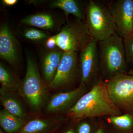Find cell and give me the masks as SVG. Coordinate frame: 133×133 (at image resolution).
Here are the masks:
<instances>
[{
	"label": "cell",
	"mask_w": 133,
	"mask_h": 133,
	"mask_svg": "<svg viewBox=\"0 0 133 133\" xmlns=\"http://www.w3.org/2000/svg\"><path fill=\"white\" fill-rule=\"evenodd\" d=\"M68 114L73 120L79 121L90 117H109L122 113L111 98L105 82L99 81L79 98Z\"/></svg>",
	"instance_id": "cell-1"
},
{
	"label": "cell",
	"mask_w": 133,
	"mask_h": 133,
	"mask_svg": "<svg viewBox=\"0 0 133 133\" xmlns=\"http://www.w3.org/2000/svg\"><path fill=\"white\" fill-rule=\"evenodd\" d=\"M100 71L107 79L125 73L127 68L123 38L117 33L98 42Z\"/></svg>",
	"instance_id": "cell-2"
},
{
	"label": "cell",
	"mask_w": 133,
	"mask_h": 133,
	"mask_svg": "<svg viewBox=\"0 0 133 133\" xmlns=\"http://www.w3.org/2000/svg\"><path fill=\"white\" fill-rule=\"evenodd\" d=\"M84 22L91 38L98 42L117 33L107 2L88 1L85 6Z\"/></svg>",
	"instance_id": "cell-3"
},
{
	"label": "cell",
	"mask_w": 133,
	"mask_h": 133,
	"mask_svg": "<svg viewBox=\"0 0 133 133\" xmlns=\"http://www.w3.org/2000/svg\"><path fill=\"white\" fill-rule=\"evenodd\" d=\"M21 91L29 105L35 111L41 110L48 100V88L41 78L36 61L30 56L27 58L26 74Z\"/></svg>",
	"instance_id": "cell-4"
},
{
	"label": "cell",
	"mask_w": 133,
	"mask_h": 133,
	"mask_svg": "<svg viewBox=\"0 0 133 133\" xmlns=\"http://www.w3.org/2000/svg\"><path fill=\"white\" fill-rule=\"evenodd\" d=\"M56 36L57 46L66 52H80L92 39L84 22L77 19L68 22Z\"/></svg>",
	"instance_id": "cell-5"
},
{
	"label": "cell",
	"mask_w": 133,
	"mask_h": 133,
	"mask_svg": "<svg viewBox=\"0 0 133 133\" xmlns=\"http://www.w3.org/2000/svg\"><path fill=\"white\" fill-rule=\"evenodd\" d=\"M114 104L121 110H133V75L117 74L104 81Z\"/></svg>",
	"instance_id": "cell-6"
},
{
	"label": "cell",
	"mask_w": 133,
	"mask_h": 133,
	"mask_svg": "<svg viewBox=\"0 0 133 133\" xmlns=\"http://www.w3.org/2000/svg\"><path fill=\"white\" fill-rule=\"evenodd\" d=\"M79 61L81 74L80 85L87 87L95 82L100 71L98 42L91 39L80 51Z\"/></svg>",
	"instance_id": "cell-7"
},
{
	"label": "cell",
	"mask_w": 133,
	"mask_h": 133,
	"mask_svg": "<svg viewBox=\"0 0 133 133\" xmlns=\"http://www.w3.org/2000/svg\"><path fill=\"white\" fill-rule=\"evenodd\" d=\"M114 19L116 32L124 39L133 33V0L107 2Z\"/></svg>",
	"instance_id": "cell-8"
},
{
	"label": "cell",
	"mask_w": 133,
	"mask_h": 133,
	"mask_svg": "<svg viewBox=\"0 0 133 133\" xmlns=\"http://www.w3.org/2000/svg\"><path fill=\"white\" fill-rule=\"evenodd\" d=\"M78 62L77 52H64L55 77L49 84V88L61 89L71 84L76 77Z\"/></svg>",
	"instance_id": "cell-9"
},
{
	"label": "cell",
	"mask_w": 133,
	"mask_h": 133,
	"mask_svg": "<svg viewBox=\"0 0 133 133\" xmlns=\"http://www.w3.org/2000/svg\"><path fill=\"white\" fill-rule=\"evenodd\" d=\"M86 90V87L80 85L78 88L72 90L55 94L48 102L46 111L50 114L69 111L84 94Z\"/></svg>",
	"instance_id": "cell-10"
},
{
	"label": "cell",
	"mask_w": 133,
	"mask_h": 133,
	"mask_svg": "<svg viewBox=\"0 0 133 133\" xmlns=\"http://www.w3.org/2000/svg\"><path fill=\"white\" fill-rule=\"evenodd\" d=\"M0 57L15 67L20 63L18 43L6 24L0 29Z\"/></svg>",
	"instance_id": "cell-11"
},
{
	"label": "cell",
	"mask_w": 133,
	"mask_h": 133,
	"mask_svg": "<svg viewBox=\"0 0 133 133\" xmlns=\"http://www.w3.org/2000/svg\"><path fill=\"white\" fill-rule=\"evenodd\" d=\"M64 52L61 51H51L48 52L44 58L42 63L43 73L44 79L48 84L55 77Z\"/></svg>",
	"instance_id": "cell-12"
},
{
	"label": "cell",
	"mask_w": 133,
	"mask_h": 133,
	"mask_svg": "<svg viewBox=\"0 0 133 133\" xmlns=\"http://www.w3.org/2000/svg\"><path fill=\"white\" fill-rule=\"evenodd\" d=\"M65 120L59 119H34L25 124L19 133H44L55 128Z\"/></svg>",
	"instance_id": "cell-13"
},
{
	"label": "cell",
	"mask_w": 133,
	"mask_h": 133,
	"mask_svg": "<svg viewBox=\"0 0 133 133\" xmlns=\"http://www.w3.org/2000/svg\"><path fill=\"white\" fill-rule=\"evenodd\" d=\"M1 102L4 109L10 113L22 118H26V112L25 108L16 95L15 93L4 90L1 88Z\"/></svg>",
	"instance_id": "cell-14"
},
{
	"label": "cell",
	"mask_w": 133,
	"mask_h": 133,
	"mask_svg": "<svg viewBox=\"0 0 133 133\" xmlns=\"http://www.w3.org/2000/svg\"><path fill=\"white\" fill-rule=\"evenodd\" d=\"M52 8L62 9L64 12L66 17L69 15H72L77 19L84 21L85 8L83 7L80 2L75 0H57L51 3Z\"/></svg>",
	"instance_id": "cell-15"
},
{
	"label": "cell",
	"mask_w": 133,
	"mask_h": 133,
	"mask_svg": "<svg viewBox=\"0 0 133 133\" xmlns=\"http://www.w3.org/2000/svg\"><path fill=\"white\" fill-rule=\"evenodd\" d=\"M1 88L10 92L16 93L21 91L22 83L14 73L1 63L0 64Z\"/></svg>",
	"instance_id": "cell-16"
},
{
	"label": "cell",
	"mask_w": 133,
	"mask_h": 133,
	"mask_svg": "<svg viewBox=\"0 0 133 133\" xmlns=\"http://www.w3.org/2000/svg\"><path fill=\"white\" fill-rule=\"evenodd\" d=\"M23 119L10 113L4 109L0 112V125L8 133H15L21 131L23 127Z\"/></svg>",
	"instance_id": "cell-17"
},
{
	"label": "cell",
	"mask_w": 133,
	"mask_h": 133,
	"mask_svg": "<svg viewBox=\"0 0 133 133\" xmlns=\"http://www.w3.org/2000/svg\"><path fill=\"white\" fill-rule=\"evenodd\" d=\"M21 22L26 25L44 30L52 29L55 26L53 17L46 13H38L29 16L22 19Z\"/></svg>",
	"instance_id": "cell-18"
},
{
	"label": "cell",
	"mask_w": 133,
	"mask_h": 133,
	"mask_svg": "<svg viewBox=\"0 0 133 133\" xmlns=\"http://www.w3.org/2000/svg\"><path fill=\"white\" fill-rule=\"evenodd\" d=\"M107 117L110 125L122 132H133V116L127 113L124 114Z\"/></svg>",
	"instance_id": "cell-19"
},
{
	"label": "cell",
	"mask_w": 133,
	"mask_h": 133,
	"mask_svg": "<svg viewBox=\"0 0 133 133\" xmlns=\"http://www.w3.org/2000/svg\"><path fill=\"white\" fill-rule=\"evenodd\" d=\"M24 37L28 40L39 42L48 38V35L44 31L36 29H28L23 33Z\"/></svg>",
	"instance_id": "cell-20"
},
{
	"label": "cell",
	"mask_w": 133,
	"mask_h": 133,
	"mask_svg": "<svg viewBox=\"0 0 133 133\" xmlns=\"http://www.w3.org/2000/svg\"><path fill=\"white\" fill-rule=\"evenodd\" d=\"M123 41L127 62H133V33Z\"/></svg>",
	"instance_id": "cell-21"
},
{
	"label": "cell",
	"mask_w": 133,
	"mask_h": 133,
	"mask_svg": "<svg viewBox=\"0 0 133 133\" xmlns=\"http://www.w3.org/2000/svg\"><path fill=\"white\" fill-rule=\"evenodd\" d=\"M91 131V126L88 122H82L79 125L78 133H90Z\"/></svg>",
	"instance_id": "cell-22"
},
{
	"label": "cell",
	"mask_w": 133,
	"mask_h": 133,
	"mask_svg": "<svg viewBox=\"0 0 133 133\" xmlns=\"http://www.w3.org/2000/svg\"><path fill=\"white\" fill-rule=\"evenodd\" d=\"M46 48L49 49H52L57 46L56 39V35L49 37L45 42Z\"/></svg>",
	"instance_id": "cell-23"
},
{
	"label": "cell",
	"mask_w": 133,
	"mask_h": 133,
	"mask_svg": "<svg viewBox=\"0 0 133 133\" xmlns=\"http://www.w3.org/2000/svg\"><path fill=\"white\" fill-rule=\"evenodd\" d=\"M17 0H3L2 2L4 5L8 6H14L17 3Z\"/></svg>",
	"instance_id": "cell-24"
},
{
	"label": "cell",
	"mask_w": 133,
	"mask_h": 133,
	"mask_svg": "<svg viewBox=\"0 0 133 133\" xmlns=\"http://www.w3.org/2000/svg\"><path fill=\"white\" fill-rule=\"evenodd\" d=\"M95 133H106V132L103 128L101 127L97 130Z\"/></svg>",
	"instance_id": "cell-25"
},
{
	"label": "cell",
	"mask_w": 133,
	"mask_h": 133,
	"mask_svg": "<svg viewBox=\"0 0 133 133\" xmlns=\"http://www.w3.org/2000/svg\"><path fill=\"white\" fill-rule=\"evenodd\" d=\"M65 133H75L73 129H70Z\"/></svg>",
	"instance_id": "cell-26"
},
{
	"label": "cell",
	"mask_w": 133,
	"mask_h": 133,
	"mask_svg": "<svg viewBox=\"0 0 133 133\" xmlns=\"http://www.w3.org/2000/svg\"><path fill=\"white\" fill-rule=\"evenodd\" d=\"M127 74H130V75H133V69L130 70L128 72Z\"/></svg>",
	"instance_id": "cell-27"
},
{
	"label": "cell",
	"mask_w": 133,
	"mask_h": 133,
	"mask_svg": "<svg viewBox=\"0 0 133 133\" xmlns=\"http://www.w3.org/2000/svg\"><path fill=\"white\" fill-rule=\"evenodd\" d=\"M129 114H132V115L133 116V110L132 111V112H131V113H129Z\"/></svg>",
	"instance_id": "cell-28"
}]
</instances>
